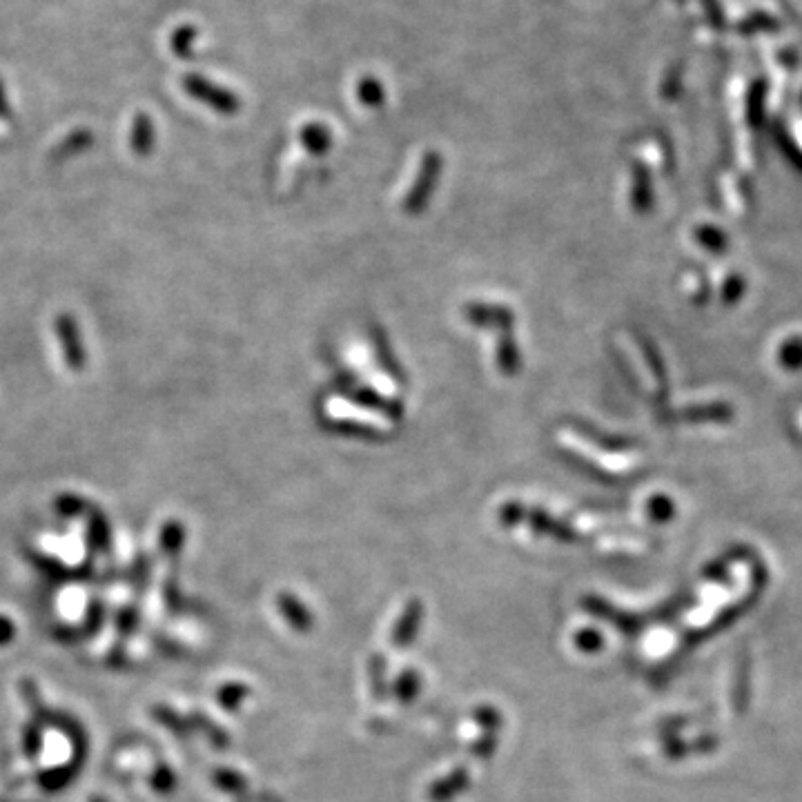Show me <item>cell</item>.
<instances>
[{
  "label": "cell",
  "instance_id": "obj_1",
  "mask_svg": "<svg viewBox=\"0 0 802 802\" xmlns=\"http://www.w3.org/2000/svg\"><path fill=\"white\" fill-rule=\"evenodd\" d=\"M56 332H58V339H61V348H63L67 366H70L72 370H81L85 366V348H83L81 332H78L74 317H70V315L58 317Z\"/></svg>",
  "mask_w": 802,
  "mask_h": 802
},
{
  "label": "cell",
  "instance_id": "obj_5",
  "mask_svg": "<svg viewBox=\"0 0 802 802\" xmlns=\"http://www.w3.org/2000/svg\"><path fill=\"white\" fill-rule=\"evenodd\" d=\"M577 640H580V647H582V649H589V651H595V649H600V647H602V644H600V642H602V640H600V635H595L593 631H591V633H582Z\"/></svg>",
  "mask_w": 802,
  "mask_h": 802
},
{
  "label": "cell",
  "instance_id": "obj_4",
  "mask_svg": "<svg viewBox=\"0 0 802 802\" xmlns=\"http://www.w3.org/2000/svg\"><path fill=\"white\" fill-rule=\"evenodd\" d=\"M90 141H92V134L90 132H76L74 136H70V139H65V143H63V148L58 150V154L61 156H65V154H70V152H78V150H83V148H87V145H90Z\"/></svg>",
  "mask_w": 802,
  "mask_h": 802
},
{
  "label": "cell",
  "instance_id": "obj_6",
  "mask_svg": "<svg viewBox=\"0 0 802 802\" xmlns=\"http://www.w3.org/2000/svg\"><path fill=\"white\" fill-rule=\"evenodd\" d=\"M9 114H12V110H9L5 87H3V81H0V119H9Z\"/></svg>",
  "mask_w": 802,
  "mask_h": 802
},
{
  "label": "cell",
  "instance_id": "obj_2",
  "mask_svg": "<svg viewBox=\"0 0 802 802\" xmlns=\"http://www.w3.org/2000/svg\"><path fill=\"white\" fill-rule=\"evenodd\" d=\"M185 90H188L194 99L212 105V110H219L223 114H230L237 110V99L230 96L228 92H223L221 87H214L212 83L205 81V78L188 76L185 78Z\"/></svg>",
  "mask_w": 802,
  "mask_h": 802
},
{
  "label": "cell",
  "instance_id": "obj_3",
  "mask_svg": "<svg viewBox=\"0 0 802 802\" xmlns=\"http://www.w3.org/2000/svg\"><path fill=\"white\" fill-rule=\"evenodd\" d=\"M154 148V125L148 114H136L134 125H132V150L145 156L150 154Z\"/></svg>",
  "mask_w": 802,
  "mask_h": 802
}]
</instances>
